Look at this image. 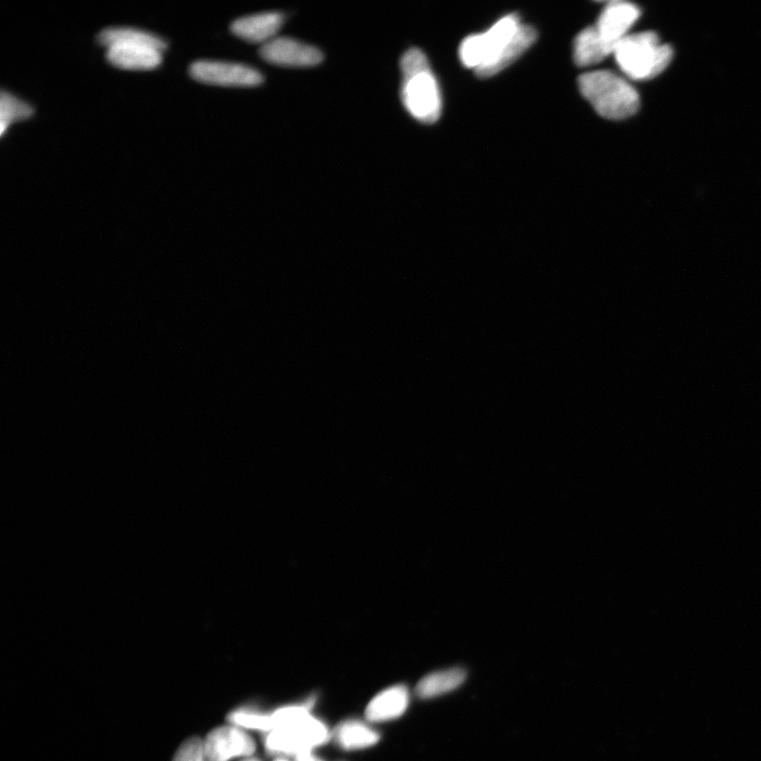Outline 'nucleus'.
<instances>
[{"label":"nucleus","mask_w":761,"mask_h":761,"mask_svg":"<svg viewBox=\"0 0 761 761\" xmlns=\"http://www.w3.org/2000/svg\"><path fill=\"white\" fill-rule=\"evenodd\" d=\"M579 88L583 97L608 120L633 117L640 107L637 90L625 79L611 71H592L582 74Z\"/></svg>","instance_id":"obj_1"},{"label":"nucleus","mask_w":761,"mask_h":761,"mask_svg":"<svg viewBox=\"0 0 761 761\" xmlns=\"http://www.w3.org/2000/svg\"><path fill=\"white\" fill-rule=\"evenodd\" d=\"M616 61L630 79L651 80L662 73L673 59L670 46L661 43L654 32L627 35L615 49Z\"/></svg>","instance_id":"obj_2"},{"label":"nucleus","mask_w":761,"mask_h":761,"mask_svg":"<svg viewBox=\"0 0 761 761\" xmlns=\"http://www.w3.org/2000/svg\"><path fill=\"white\" fill-rule=\"evenodd\" d=\"M329 737L324 723L312 717L308 711L270 732L266 738V748L273 754L298 757L324 745Z\"/></svg>","instance_id":"obj_3"},{"label":"nucleus","mask_w":761,"mask_h":761,"mask_svg":"<svg viewBox=\"0 0 761 761\" xmlns=\"http://www.w3.org/2000/svg\"><path fill=\"white\" fill-rule=\"evenodd\" d=\"M521 25L516 15H508L487 32L468 36L459 49L461 63L474 70L485 66L496 57Z\"/></svg>","instance_id":"obj_4"},{"label":"nucleus","mask_w":761,"mask_h":761,"mask_svg":"<svg viewBox=\"0 0 761 761\" xmlns=\"http://www.w3.org/2000/svg\"><path fill=\"white\" fill-rule=\"evenodd\" d=\"M401 97L408 113L416 120L425 124L438 121L442 100L438 82L431 68L403 78Z\"/></svg>","instance_id":"obj_5"},{"label":"nucleus","mask_w":761,"mask_h":761,"mask_svg":"<svg viewBox=\"0 0 761 761\" xmlns=\"http://www.w3.org/2000/svg\"><path fill=\"white\" fill-rule=\"evenodd\" d=\"M198 82L227 87H254L264 82L263 74L256 69L235 63L198 61L190 68Z\"/></svg>","instance_id":"obj_6"},{"label":"nucleus","mask_w":761,"mask_h":761,"mask_svg":"<svg viewBox=\"0 0 761 761\" xmlns=\"http://www.w3.org/2000/svg\"><path fill=\"white\" fill-rule=\"evenodd\" d=\"M259 54L266 62L282 67H313L324 60V55L318 48L289 37H275L262 46Z\"/></svg>","instance_id":"obj_7"},{"label":"nucleus","mask_w":761,"mask_h":761,"mask_svg":"<svg viewBox=\"0 0 761 761\" xmlns=\"http://www.w3.org/2000/svg\"><path fill=\"white\" fill-rule=\"evenodd\" d=\"M207 761H230L236 757H251L256 745L245 730L235 726L213 730L204 740Z\"/></svg>","instance_id":"obj_8"},{"label":"nucleus","mask_w":761,"mask_h":761,"mask_svg":"<svg viewBox=\"0 0 761 761\" xmlns=\"http://www.w3.org/2000/svg\"><path fill=\"white\" fill-rule=\"evenodd\" d=\"M640 9L630 3L612 2L601 13L597 24V31L602 40L615 49L625 39L628 31L638 21Z\"/></svg>","instance_id":"obj_9"},{"label":"nucleus","mask_w":761,"mask_h":761,"mask_svg":"<svg viewBox=\"0 0 761 761\" xmlns=\"http://www.w3.org/2000/svg\"><path fill=\"white\" fill-rule=\"evenodd\" d=\"M284 22L282 13H259L239 18L232 24L231 30L241 40L265 45L275 39Z\"/></svg>","instance_id":"obj_10"},{"label":"nucleus","mask_w":761,"mask_h":761,"mask_svg":"<svg viewBox=\"0 0 761 761\" xmlns=\"http://www.w3.org/2000/svg\"><path fill=\"white\" fill-rule=\"evenodd\" d=\"M537 32L528 25H521L497 53L496 57L485 66L475 70L476 76L481 79L494 77L513 64L524 54L536 41Z\"/></svg>","instance_id":"obj_11"},{"label":"nucleus","mask_w":761,"mask_h":761,"mask_svg":"<svg viewBox=\"0 0 761 761\" xmlns=\"http://www.w3.org/2000/svg\"><path fill=\"white\" fill-rule=\"evenodd\" d=\"M160 50L145 45L121 44L108 48L106 58L111 65L127 70H150L162 62Z\"/></svg>","instance_id":"obj_12"},{"label":"nucleus","mask_w":761,"mask_h":761,"mask_svg":"<svg viewBox=\"0 0 761 761\" xmlns=\"http://www.w3.org/2000/svg\"><path fill=\"white\" fill-rule=\"evenodd\" d=\"M410 703V693L406 686L396 685L377 695L366 708V718L373 722H383L402 716Z\"/></svg>","instance_id":"obj_13"},{"label":"nucleus","mask_w":761,"mask_h":761,"mask_svg":"<svg viewBox=\"0 0 761 761\" xmlns=\"http://www.w3.org/2000/svg\"><path fill=\"white\" fill-rule=\"evenodd\" d=\"M610 54L614 49L602 40L595 26L586 28L575 39L574 62L580 67L597 65Z\"/></svg>","instance_id":"obj_14"},{"label":"nucleus","mask_w":761,"mask_h":761,"mask_svg":"<svg viewBox=\"0 0 761 761\" xmlns=\"http://www.w3.org/2000/svg\"><path fill=\"white\" fill-rule=\"evenodd\" d=\"M467 679L462 668L436 672L423 677L417 685L416 693L421 699H431L451 693Z\"/></svg>","instance_id":"obj_15"},{"label":"nucleus","mask_w":761,"mask_h":761,"mask_svg":"<svg viewBox=\"0 0 761 761\" xmlns=\"http://www.w3.org/2000/svg\"><path fill=\"white\" fill-rule=\"evenodd\" d=\"M334 738L344 750H361L375 746L380 735L363 722L349 720L341 723L334 732Z\"/></svg>","instance_id":"obj_16"},{"label":"nucleus","mask_w":761,"mask_h":761,"mask_svg":"<svg viewBox=\"0 0 761 761\" xmlns=\"http://www.w3.org/2000/svg\"><path fill=\"white\" fill-rule=\"evenodd\" d=\"M98 40L107 48L121 44H138L150 46L163 51L167 47L166 42L162 40L161 37L134 28H107L99 34Z\"/></svg>","instance_id":"obj_17"},{"label":"nucleus","mask_w":761,"mask_h":761,"mask_svg":"<svg viewBox=\"0 0 761 761\" xmlns=\"http://www.w3.org/2000/svg\"><path fill=\"white\" fill-rule=\"evenodd\" d=\"M33 108L26 102L3 91L0 96V133L5 134L7 127L16 121L30 118Z\"/></svg>","instance_id":"obj_18"},{"label":"nucleus","mask_w":761,"mask_h":761,"mask_svg":"<svg viewBox=\"0 0 761 761\" xmlns=\"http://www.w3.org/2000/svg\"><path fill=\"white\" fill-rule=\"evenodd\" d=\"M232 726L243 730H255L261 732H272L274 722L271 715L258 713L250 710H237L228 717Z\"/></svg>","instance_id":"obj_19"},{"label":"nucleus","mask_w":761,"mask_h":761,"mask_svg":"<svg viewBox=\"0 0 761 761\" xmlns=\"http://www.w3.org/2000/svg\"><path fill=\"white\" fill-rule=\"evenodd\" d=\"M173 761H207L204 740L194 737L184 741L176 752Z\"/></svg>","instance_id":"obj_20"},{"label":"nucleus","mask_w":761,"mask_h":761,"mask_svg":"<svg viewBox=\"0 0 761 761\" xmlns=\"http://www.w3.org/2000/svg\"><path fill=\"white\" fill-rule=\"evenodd\" d=\"M295 758H296V761H322L319 758L313 756L311 754V752L301 754V755H299L298 757H295Z\"/></svg>","instance_id":"obj_21"},{"label":"nucleus","mask_w":761,"mask_h":761,"mask_svg":"<svg viewBox=\"0 0 761 761\" xmlns=\"http://www.w3.org/2000/svg\"><path fill=\"white\" fill-rule=\"evenodd\" d=\"M243 761H261V760H258V759H256V758H251V757H248V758H246V759H245V760H243Z\"/></svg>","instance_id":"obj_22"},{"label":"nucleus","mask_w":761,"mask_h":761,"mask_svg":"<svg viewBox=\"0 0 761 761\" xmlns=\"http://www.w3.org/2000/svg\"><path fill=\"white\" fill-rule=\"evenodd\" d=\"M276 761H287V760H285V759H278V760H276Z\"/></svg>","instance_id":"obj_23"}]
</instances>
